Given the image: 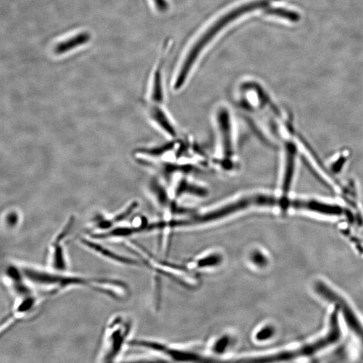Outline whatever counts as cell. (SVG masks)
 Instances as JSON below:
<instances>
[{
    "mask_svg": "<svg viewBox=\"0 0 363 363\" xmlns=\"http://www.w3.org/2000/svg\"><path fill=\"white\" fill-rule=\"evenodd\" d=\"M162 67L159 65L153 76L152 90H151V100L155 103H162L163 102L164 94L162 88Z\"/></svg>",
    "mask_w": 363,
    "mask_h": 363,
    "instance_id": "15",
    "label": "cell"
},
{
    "mask_svg": "<svg viewBox=\"0 0 363 363\" xmlns=\"http://www.w3.org/2000/svg\"><path fill=\"white\" fill-rule=\"evenodd\" d=\"M75 220L74 217H69L51 242L49 248V265L51 270L67 272L68 260L65 251V241L75 224Z\"/></svg>",
    "mask_w": 363,
    "mask_h": 363,
    "instance_id": "6",
    "label": "cell"
},
{
    "mask_svg": "<svg viewBox=\"0 0 363 363\" xmlns=\"http://www.w3.org/2000/svg\"><path fill=\"white\" fill-rule=\"evenodd\" d=\"M18 217L15 214V213H10V214L7 215L5 222L6 225L10 228L15 227L18 223Z\"/></svg>",
    "mask_w": 363,
    "mask_h": 363,
    "instance_id": "17",
    "label": "cell"
},
{
    "mask_svg": "<svg viewBox=\"0 0 363 363\" xmlns=\"http://www.w3.org/2000/svg\"><path fill=\"white\" fill-rule=\"evenodd\" d=\"M138 206V203L133 201L111 217H106L103 215H96L92 219L90 227V229L93 231L90 233L102 232L117 226L131 216Z\"/></svg>",
    "mask_w": 363,
    "mask_h": 363,
    "instance_id": "9",
    "label": "cell"
},
{
    "mask_svg": "<svg viewBox=\"0 0 363 363\" xmlns=\"http://www.w3.org/2000/svg\"><path fill=\"white\" fill-rule=\"evenodd\" d=\"M295 148L293 144H289L286 147V158L284 175H283L282 188L284 193H287L290 189L291 182L293 181V174L295 172Z\"/></svg>",
    "mask_w": 363,
    "mask_h": 363,
    "instance_id": "12",
    "label": "cell"
},
{
    "mask_svg": "<svg viewBox=\"0 0 363 363\" xmlns=\"http://www.w3.org/2000/svg\"><path fill=\"white\" fill-rule=\"evenodd\" d=\"M149 115L163 131L171 136H175L176 131L174 128L173 125L170 123V120L168 119L166 114L164 113L163 110L157 107V106H153L149 108Z\"/></svg>",
    "mask_w": 363,
    "mask_h": 363,
    "instance_id": "13",
    "label": "cell"
},
{
    "mask_svg": "<svg viewBox=\"0 0 363 363\" xmlns=\"http://www.w3.org/2000/svg\"><path fill=\"white\" fill-rule=\"evenodd\" d=\"M131 322L124 315L117 314L107 321L100 341L98 358L100 361H115L124 351L131 331Z\"/></svg>",
    "mask_w": 363,
    "mask_h": 363,
    "instance_id": "4",
    "label": "cell"
},
{
    "mask_svg": "<svg viewBox=\"0 0 363 363\" xmlns=\"http://www.w3.org/2000/svg\"><path fill=\"white\" fill-rule=\"evenodd\" d=\"M217 119L223 154L229 158L233 155V148L232 126L228 111L225 108H221L217 113Z\"/></svg>",
    "mask_w": 363,
    "mask_h": 363,
    "instance_id": "10",
    "label": "cell"
},
{
    "mask_svg": "<svg viewBox=\"0 0 363 363\" xmlns=\"http://www.w3.org/2000/svg\"><path fill=\"white\" fill-rule=\"evenodd\" d=\"M3 274L4 283L16 299L34 293L32 286L26 279L20 264H7L4 268Z\"/></svg>",
    "mask_w": 363,
    "mask_h": 363,
    "instance_id": "8",
    "label": "cell"
},
{
    "mask_svg": "<svg viewBox=\"0 0 363 363\" xmlns=\"http://www.w3.org/2000/svg\"><path fill=\"white\" fill-rule=\"evenodd\" d=\"M153 2L155 8L159 12H165L169 7L166 0H153Z\"/></svg>",
    "mask_w": 363,
    "mask_h": 363,
    "instance_id": "18",
    "label": "cell"
},
{
    "mask_svg": "<svg viewBox=\"0 0 363 363\" xmlns=\"http://www.w3.org/2000/svg\"><path fill=\"white\" fill-rule=\"evenodd\" d=\"M276 1H279V0H253V1L248 2V3L243 4V5L234 8V9L227 12V14H224L220 18H219L202 34V36L196 41L193 46L190 49L189 52H188L185 59H184L181 68L180 69L179 73H178L175 83H174V89L179 90L184 85V82L187 78L188 75L189 74L192 66H193L196 59H197L198 55L201 53L203 49L225 26H227L230 22L234 21L235 20H236V18L240 17L246 13H248V12L254 11V10L258 9L265 8L268 5H270L272 2Z\"/></svg>",
    "mask_w": 363,
    "mask_h": 363,
    "instance_id": "2",
    "label": "cell"
},
{
    "mask_svg": "<svg viewBox=\"0 0 363 363\" xmlns=\"http://www.w3.org/2000/svg\"><path fill=\"white\" fill-rule=\"evenodd\" d=\"M27 281L32 287L44 289L47 295L58 294L61 291L74 287H84L105 295L116 301L123 299V293H128L126 283L117 278L87 276L44 269L30 264H20Z\"/></svg>",
    "mask_w": 363,
    "mask_h": 363,
    "instance_id": "1",
    "label": "cell"
},
{
    "mask_svg": "<svg viewBox=\"0 0 363 363\" xmlns=\"http://www.w3.org/2000/svg\"><path fill=\"white\" fill-rule=\"evenodd\" d=\"M340 314L337 307L334 306L330 313L327 331L313 341L305 344L294 349L285 350L274 354L264 356L259 361L281 362L309 357L337 344L342 337V330L340 322Z\"/></svg>",
    "mask_w": 363,
    "mask_h": 363,
    "instance_id": "3",
    "label": "cell"
},
{
    "mask_svg": "<svg viewBox=\"0 0 363 363\" xmlns=\"http://www.w3.org/2000/svg\"><path fill=\"white\" fill-rule=\"evenodd\" d=\"M313 290L320 298L337 307L347 327L363 346V324L348 301L323 280H317L313 284Z\"/></svg>",
    "mask_w": 363,
    "mask_h": 363,
    "instance_id": "5",
    "label": "cell"
},
{
    "mask_svg": "<svg viewBox=\"0 0 363 363\" xmlns=\"http://www.w3.org/2000/svg\"><path fill=\"white\" fill-rule=\"evenodd\" d=\"M264 13L267 15L276 16L291 22H297L301 19L298 12L283 8H268L264 10Z\"/></svg>",
    "mask_w": 363,
    "mask_h": 363,
    "instance_id": "14",
    "label": "cell"
},
{
    "mask_svg": "<svg viewBox=\"0 0 363 363\" xmlns=\"http://www.w3.org/2000/svg\"><path fill=\"white\" fill-rule=\"evenodd\" d=\"M79 244L86 249L104 260L121 266H138L139 262L132 258L127 257L100 243L98 239L91 237H82Z\"/></svg>",
    "mask_w": 363,
    "mask_h": 363,
    "instance_id": "7",
    "label": "cell"
},
{
    "mask_svg": "<svg viewBox=\"0 0 363 363\" xmlns=\"http://www.w3.org/2000/svg\"><path fill=\"white\" fill-rule=\"evenodd\" d=\"M274 332H275V330L273 327L266 326V327H264L260 330L259 333H258L257 335H256V338H258V340H260L270 339L274 335Z\"/></svg>",
    "mask_w": 363,
    "mask_h": 363,
    "instance_id": "16",
    "label": "cell"
},
{
    "mask_svg": "<svg viewBox=\"0 0 363 363\" xmlns=\"http://www.w3.org/2000/svg\"><path fill=\"white\" fill-rule=\"evenodd\" d=\"M91 38L92 35L89 32H79L75 35L57 43L55 46L54 53L58 55L66 54L75 49L88 44Z\"/></svg>",
    "mask_w": 363,
    "mask_h": 363,
    "instance_id": "11",
    "label": "cell"
}]
</instances>
